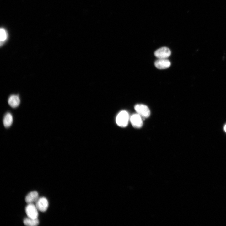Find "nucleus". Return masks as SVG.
Wrapping results in <instances>:
<instances>
[{"label": "nucleus", "mask_w": 226, "mask_h": 226, "mask_svg": "<svg viewBox=\"0 0 226 226\" xmlns=\"http://www.w3.org/2000/svg\"><path fill=\"white\" fill-rule=\"evenodd\" d=\"M134 109L137 113L143 117L147 118L150 116V110L148 106L145 105L137 104L135 106Z\"/></svg>", "instance_id": "nucleus-2"}, {"label": "nucleus", "mask_w": 226, "mask_h": 226, "mask_svg": "<svg viewBox=\"0 0 226 226\" xmlns=\"http://www.w3.org/2000/svg\"><path fill=\"white\" fill-rule=\"evenodd\" d=\"M20 99L18 96L12 95L8 98V103L9 105L13 108H16L20 105Z\"/></svg>", "instance_id": "nucleus-8"}, {"label": "nucleus", "mask_w": 226, "mask_h": 226, "mask_svg": "<svg viewBox=\"0 0 226 226\" xmlns=\"http://www.w3.org/2000/svg\"><path fill=\"white\" fill-rule=\"evenodd\" d=\"M142 117L137 113L134 114L131 116L130 121L133 126L137 128H139L142 126L143 121Z\"/></svg>", "instance_id": "nucleus-7"}, {"label": "nucleus", "mask_w": 226, "mask_h": 226, "mask_svg": "<svg viewBox=\"0 0 226 226\" xmlns=\"http://www.w3.org/2000/svg\"><path fill=\"white\" fill-rule=\"evenodd\" d=\"M13 121V116L10 112H7L4 116L3 122L4 126L6 128L10 127L12 125Z\"/></svg>", "instance_id": "nucleus-10"}, {"label": "nucleus", "mask_w": 226, "mask_h": 226, "mask_svg": "<svg viewBox=\"0 0 226 226\" xmlns=\"http://www.w3.org/2000/svg\"><path fill=\"white\" fill-rule=\"evenodd\" d=\"M129 115L128 112L125 110L120 112L117 115L116 122L117 125L121 127L127 126L129 121Z\"/></svg>", "instance_id": "nucleus-1"}, {"label": "nucleus", "mask_w": 226, "mask_h": 226, "mask_svg": "<svg viewBox=\"0 0 226 226\" xmlns=\"http://www.w3.org/2000/svg\"><path fill=\"white\" fill-rule=\"evenodd\" d=\"M154 64L157 68L160 69L168 68L171 65L170 61L167 58H158Z\"/></svg>", "instance_id": "nucleus-6"}, {"label": "nucleus", "mask_w": 226, "mask_h": 226, "mask_svg": "<svg viewBox=\"0 0 226 226\" xmlns=\"http://www.w3.org/2000/svg\"><path fill=\"white\" fill-rule=\"evenodd\" d=\"M38 193L36 191H31L29 193L25 198V202L28 204L33 203L37 201L38 198Z\"/></svg>", "instance_id": "nucleus-9"}, {"label": "nucleus", "mask_w": 226, "mask_h": 226, "mask_svg": "<svg viewBox=\"0 0 226 226\" xmlns=\"http://www.w3.org/2000/svg\"><path fill=\"white\" fill-rule=\"evenodd\" d=\"M38 210L36 206L33 203L28 204L25 208V212L28 217L34 219L38 218Z\"/></svg>", "instance_id": "nucleus-3"}, {"label": "nucleus", "mask_w": 226, "mask_h": 226, "mask_svg": "<svg viewBox=\"0 0 226 226\" xmlns=\"http://www.w3.org/2000/svg\"><path fill=\"white\" fill-rule=\"evenodd\" d=\"M48 202L45 197H41L36 202V206L38 210L42 212L46 211L48 207Z\"/></svg>", "instance_id": "nucleus-5"}, {"label": "nucleus", "mask_w": 226, "mask_h": 226, "mask_svg": "<svg viewBox=\"0 0 226 226\" xmlns=\"http://www.w3.org/2000/svg\"><path fill=\"white\" fill-rule=\"evenodd\" d=\"M23 223L27 226H35L38 225L39 222L38 218L34 219L28 217L24 219Z\"/></svg>", "instance_id": "nucleus-11"}, {"label": "nucleus", "mask_w": 226, "mask_h": 226, "mask_svg": "<svg viewBox=\"0 0 226 226\" xmlns=\"http://www.w3.org/2000/svg\"><path fill=\"white\" fill-rule=\"evenodd\" d=\"M0 41L3 42L7 38V34L5 30L3 28H1L0 30Z\"/></svg>", "instance_id": "nucleus-12"}, {"label": "nucleus", "mask_w": 226, "mask_h": 226, "mask_svg": "<svg viewBox=\"0 0 226 226\" xmlns=\"http://www.w3.org/2000/svg\"><path fill=\"white\" fill-rule=\"evenodd\" d=\"M224 129L225 131L226 132V124L225 125V126H224Z\"/></svg>", "instance_id": "nucleus-13"}, {"label": "nucleus", "mask_w": 226, "mask_h": 226, "mask_svg": "<svg viewBox=\"0 0 226 226\" xmlns=\"http://www.w3.org/2000/svg\"><path fill=\"white\" fill-rule=\"evenodd\" d=\"M170 50L166 47H163L156 50L154 52L155 56L158 58H167L171 55Z\"/></svg>", "instance_id": "nucleus-4"}]
</instances>
